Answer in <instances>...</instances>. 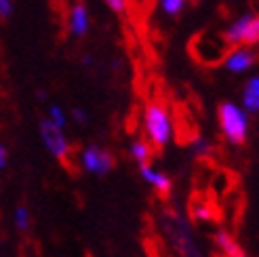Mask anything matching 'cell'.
Instances as JSON below:
<instances>
[{
	"instance_id": "6da1fadb",
	"label": "cell",
	"mask_w": 259,
	"mask_h": 257,
	"mask_svg": "<svg viewBox=\"0 0 259 257\" xmlns=\"http://www.w3.org/2000/svg\"><path fill=\"white\" fill-rule=\"evenodd\" d=\"M144 128L154 150H162L173 139V118L160 101H150L144 110Z\"/></svg>"
},
{
	"instance_id": "7a4b0ae2",
	"label": "cell",
	"mask_w": 259,
	"mask_h": 257,
	"mask_svg": "<svg viewBox=\"0 0 259 257\" xmlns=\"http://www.w3.org/2000/svg\"><path fill=\"white\" fill-rule=\"evenodd\" d=\"M232 47L224 40L222 34H209V32H198L190 40V55L202 66H219L224 63Z\"/></svg>"
},
{
	"instance_id": "3957f363",
	"label": "cell",
	"mask_w": 259,
	"mask_h": 257,
	"mask_svg": "<svg viewBox=\"0 0 259 257\" xmlns=\"http://www.w3.org/2000/svg\"><path fill=\"white\" fill-rule=\"evenodd\" d=\"M217 116H219V126L226 137L228 144L232 146H242L247 141L249 135V114L242 108H238L232 101H224L217 108Z\"/></svg>"
},
{
	"instance_id": "277c9868",
	"label": "cell",
	"mask_w": 259,
	"mask_h": 257,
	"mask_svg": "<svg viewBox=\"0 0 259 257\" xmlns=\"http://www.w3.org/2000/svg\"><path fill=\"white\" fill-rule=\"evenodd\" d=\"M162 230L181 257H202L188 222L179 213H166L162 217Z\"/></svg>"
},
{
	"instance_id": "5b68a950",
	"label": "cell",
	"mask_w": 259,
	"mask_h": 257,
	"mask_svg": "<svg viewBox=\"0 0 259 257\" xmlns=\"http://www.w3.org/2000/svg\"><path fill=\"white\" fill-rule=\"evenodd\" d=\"M38 133H40V139L51 156L61 164H68V160L72 156V146H70L66 133H63V128L53 124L49 118H42L40 124H38Z\"/></svg>"
},
{
	"instance_id": "8992f818",
	"label": "cell",
	"mask_w": 259,
	"mask_h": 257,
	"mask_svg": "<svg viewBox=\"0 0 259 257\" xmlns=\"http://www.w3.org/2000/svg\"><path fill=\"white\" fill-rule=\"evenodd\" d=\"M80 166L91 173V175H108L112 169H114V156H112V152H108L106 148H101L97 144H89L80 150Z\"/></svg>"
},
{
	"instance_id": "52a82bcc",
	"label": "cell",
	"mask_w": 259,
	"mask_h": 257,
	"mask_svg": "<svg viewBox=\"0 0 259 257\" xmlns=\"http://www.w3.org/2000/svg\"><path fill=\"white\" fill-rule=\"evenodd\" d=\"M139 175H141V179H144L146 184H150L154 190H156L160 196H169V192L173 188V182H171V177L166 173H162L158 169H154V166H150L148 162H144V164H139Z\"/></svg>"
},
{
	"instance_id": "ba28073f",
	"label": "cell",
	"mask_w": 259,
	"mask_h": 257,
	"mask_svg": "<svg viewBox=\"0 0 259 257\" xmlns=\"http://www.w3.org/2000/svg\"><path fill=\"white\" fill-rule=\"evenodd\" d=\"M68 32L76 38H82L89 32V11L84 0H76L68 13Z\"/></svg>"
},
{
	"instance_id": "9c48e42d",
	"label": "cell",
	"mask_w": 259,
	"mask_h": 257,
	"mask_svg": "<svg viewBox=\"0 0 259 257\" xmlns=\"http://www.w3.org/2000/svg\"><path fill=\"white\" fill-rule=\"evenodd\" d=\"M257 59H259V53H255L251 49H232L224 63L230 72H244L251 66H255Z\"/></svg>"
},
{
	"instance_id": "30bf717a",
	"label": "cell",
	"mask_w": 259,
	"mask_h": 257,
	"mask_svg": "<svg viewBox=\"0 0 259 257\" xmlns=\"http://www.w3.org/2000/svg\"><path fill=\"white\" fill-rule=\"evenodd\" d=\"M213 242L219 247V251H222L226 257H247V253L242 251V247L234 238H232L230 232H226V230H215Z\"/></svg>"
},
{
	"instance_id": "8fae6325",
	"label": "cell",
	"mask_w": 259,
	"mask_h": 257,
	"mask_svg": "<svg viewBox=\"0 0 259 257\" xmlns=\"http://www.w3.org/2000/svg\"><path fill=\"white\" fill-rule=\"evenodd\" d=\"M190 213L196 222H211L213 220V211H211V204L204 196H196L192 198L190 202Z\"/></svg>"
},
{
	"instance_id": "7c38bea8",
	"label": "cell",
	"mask_w": 259,
	"mask_h": 257,
	"mask_svg": "<svg viewBox=\"0 0 259 257\" xmlns=\"http://www.w3.org/2000/svg\"><path fill=\"white\" fill-rule=\"evenodd\" d=\"M242 104L247 108V112H259V76L251 78L244 87V95H242Z\"/></svg>"
},
{
	"instance_id": "4fadbf2b",
	"label": "cell",
	"mask_w": 259,
	"mask_h": 257,
	"mask_svg": "<svg viewBox=\"0 0 259 257\" xmlns=\"http://www.w3.org/2000/svg\"><path fill=\"white\" fill-rule=\"evenodd\" d=\"M152 154H154L152 144H148V141H144V139H137V141H133V144L128 146V156H131L137 164L148 162L152 158Z\"/></svg>"
},
{
	"instance_id": "5bb4252c",
	"label": "cell",
	"mask_w": 259,
	"mask_h": 257,
	"mask_svg": "<svg viewBox=\"0 0 259 257\" xmlns=\"http://www.w3.org/2000/svg\"><path fill=\"white\" fill-rule=\"evenodd\" d=\"M259 42V17H251L244 25V32L240 38V45L244 47H253Z\"/></svg>"
},
{
	"instance_id": "9a60e30c",
	"label": "cell",
	"mask_w": 259,
	"mask_h": 257,
	"mask_svg": "<svg viewBox=\"0 0 259 257\" xmlns=\"http://www.w3.org/2000/svg\"><path fill=\"white\" fill-rule=\"evenodd\" d=\"M13 224H15V228L19 230V232H28L30 226H32V213L28 207H23V204H19V207L15 209V213H13Z\"/></svg>"
},
{
	"instance_id": "2e32d148",
	"label": "cell",
	"mask_w": 259,
	"mask_h": 257,
	"mask_svg": "<svg viewBox=\"0 0 259 257\" xmlns=\"http://www.w3.org/2000/svg\"><path fill=\"white\" fill-rule=\"evenodd\" d=\"M190 150H192V154H194V156H196V158H209L211 156V146H209V141H206V139H202V137H192L190 139Z\"/></svg>"
},
{
	"instance_id": "e0dca14e",
	"label": "cell",
	"mask_w": 259,
	"mask_h": 257,
	"mask_svg": "<svg viewBox=\"0 0 259 257\" xmlns=\"http://www.w3.org/2000/svg\"><path fill=\"white\" fill-rule=\"evenodd\" d=\"M53 124H57L59 128H66L68 126V114H66V110H63L61 106H57V104H51L49 106V116H47Z\"/></svg>"
},
{
	"instance_id": "ac0fdd59",
	"label": "cell",
	"mask_w": 259,
	"mask_h": 257,
	"mask_svg": "<svg viewBox=\"0 0 259 257\" xmlns=\"http://www.w3.org/2000/svg\"><path fill=\"white\" fill-rule=\"evenodd\" d=\"M232 173H228V171H222V173H217V177H215V182H213V190H215V194H226V192L230 190V186H232Z\"/></svg>"
},
{
	"instance_id": "d6986e66",
	"label": "cell",
	"mask_w": 259,
	"mask_h": 257,
	"mask_svg": "<svg viewBox=\"0 0 259 257\" xmlns=\"http://www.w3.org/2000/svg\"><path fill=\"white\" fill-rule=\"evenodd\" d=\"M162 9L169 15H179L181 9H184V0H162Z\"/></svg>"
},
{
	"instance_id": "ffe728a7",
	"label": "cell",
	"mask_w": 259,
	"mask_h": 257,
	"mask_svg": "<svg viewBox=\"0 0 259 257\" xmlns=\"http://www.w3.org/2000/svg\"><path fill=\"white\" fill-rule=\"evenodd\" d=\"M13 11H15V5H13V0H0V19H3V21L11 19Z\"/></svg>"
},
{
	"instance_id": "44dd1931",
	"label": "cell",
	"mask_w": 259,
	"mask_h": 257,
	"mask_svg": "<svg viewBox=\"0 0 259 257\" xmlns=\"http://www.w3.org/2000/svg\"><path fill=\"white\" fill-rule=\"evenodd\" d=\"M103 3H106L116 15H124L126 13V0H103Z\"/></svg>"
},
{
	"instance_id": "7402d4cb",
	"label": "cell",
	"mask_w": 259,
	"mask_h": 257,
	"mask_svg": "<svg viewBox=\"0 0 259 257\" xmlns=\"http://www.w3.org/2000/svg\"><path fill=\"white\" fill-rule=\"evenodd\" d=\"M72 118L78 122V124H82V126L89 124V114H87L82 108H74V110H72Z\"/></svg>"
},
{
	"instance_id": "603a6c76",
	"label": "cell",
	"mask_w": 259,
	"mask_h": 257,
	"mask_svg": "<svg viewBox=\"0 0 259 257\" xmlns=\"http://www.w3.org/2000/svg\"><path fill=\"white\" fill-rule=\"evenodd\" d=\"M9 166V148L0 141V171H5Z\"/></svg>"
},
{
	"instance_id": "cb8c5ba5",
	"label": "cell",
	"mask_w": 259,
	"mask_h": 257,
	"mask_svg": "<svg viewBox=\"0 0 259 257\" xmlns=\"http://www.w3.org/2000/svg\"><path fill=\"white\" fill-rule=\"evenodd\" d=\"M82 63H84V66H91V63H93V57H91V55H84Z\"/></svg>"
},
{
	"instance_id": "d4e9b609",
	"label": "cell",
	"mask_w": 259,
	"mask_h": 257,
	"mask_svg": "<svg viewBox=\"0 0 259 257\" xmlns=\"http://www.w3.org/2000/svg\"><path fill=\"white\" fill-rule=\"evenodd\" d=\"M36 97H38V101H45V99H47V93H45V91H38Z\"/></svg>"
},
{
	"instance_id": "484cf974",
	"label": "cell",
	"mask_w": 259,
	"mask_h": 257,
	"mask_svg": "<svg viewBox=\"0 0 259 257\" xmlns=\"http://www.w3.org/2000/svg\"><path fill=\"white\" fill-rule=\"evenodd\" d=\"M194 3H198V0H194Z\"/></svg>"
}]
</instances>
